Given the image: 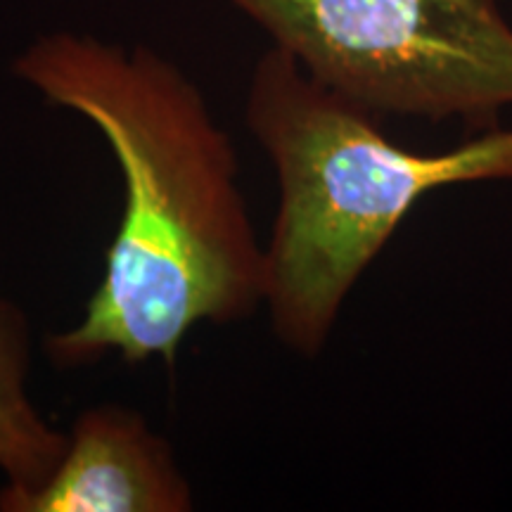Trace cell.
Instances as JSON below:
<instances>
[{"label":"cell","instance_id":"6da1fadb","mask_svg":"<svg viewBox=\"0 0 512 512\" xmlns=\"http://www.w3.org/2000/svg\"><path fill=\"white\" fill-rule=\"evenodd\" d=\"M53 107L105 136L124 178V214L105 273L74 328L46 337L57 368L159 358L200 323H238L266 297L259 245L238 183L233 140L200 88L155 50L93 36H41L12 62Z\"/></svg>","mask_w":512,"mask_h":512},{"label":"cell","instance_id":"7a4b0ae2","mask_svg":"<svg viewBox=\"0 0 512 512\" xmlns=\"http://www.w3.org/2000/svg\"><path fill=\"white\" fill-rule=\"evenodd\" d=\"M245 114L280 192L264 304L275 337L306 358L323 351L358 278L427 192L512 181V128L439 155L406 150L377 114L311 79L278 46L256 62Z\"/></svg>","mask_w":512,"mask_h":512},{"label":"cell","instance_id":"5b68a950","mask_svg":"<svg viewBox=\"0 0 512 512\" xmlns=\"http://www.w3.org/2000/svg\"><path fill=\"white\" fill-rule=\"evenodd\" d=\"M31 328L27 313L0 297V491L19 494L48 479L67 448V432L38 413L29 396Z\"/></svg>","mask_w":512,"mask_h":512},{"label":"cell","instance_id":"3957f363","mask_svg":"<svg viewBox=\"0 0 512 512\" xmlns=\"http://www.w3.org/2000/svg\"><path fill=\"white\" fill-rule=\"evenodd\" d=\"M304 72L373 114L498 128L512 27L498 0H228Z\"/></svg>","mask_w":512,"mask_h":512},{"label":"cell","instance_id":"277c9868","mask_svg":"<svg viewBox=\"0 0 512 512\" xmlns=\"http://www.w3.org/2000/svg\"><path fill=\"white\" fill-rule=\"evenodd\" d=\"M3 512H188V477L162 434L117 403L86 408L36 489L0 491Z\"/></svg>","mask_w":512,"mask_h":512}]
</instances>
